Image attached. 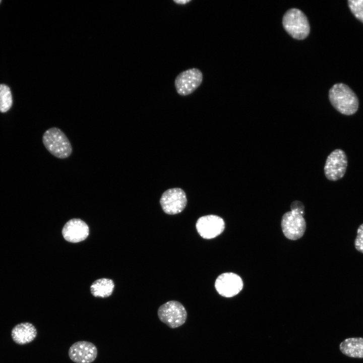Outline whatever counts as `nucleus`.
I'll use <instances>...</instances> for the list:
<instances>
[{
  "label": "nucleus",
  "instance_id": "8",
  "mask_svg": "<svg viewBox=\"0 0 363 363\" xmlns=\"http://www.w3.org/2000/svg\"><path fill=\"white\" fill-rule=\"evenodd\" d=\"M202 72L198 69L193 68L180 73L176 78L175 86L177 92L186 96L194 92L201 84Z\"/></svg>",
  "mask_w": 363,
  "mask_h": 363
},
{
  "label": "nucleus",
  "instance_id": "9",
  "mask_svg": "<svg viewBox=\"0 0 363 363\" xmlns=\"http://www.w3.org/2000/svg\"><path fill=\"white\" fill-rule=\"evenodd\" d=\"M200 235L205 239H211L220 235L224 230L223 219L215 215H208L200 217L196 224Z\"/></svg>",
  "mask_w": 363,
  "mask_h": 363
},
{
  "label": "nucleus",
  "instance_id": "20",
  "mask_svg": "<svg viewBox=\"0 0 363 363\" xmlns=\"http://www.w3.org/2000/svg\"><path fill=\"white\" fill-rule=\"evenodd\" d=\"M191 1L190 0H180V1H174V2L176 3L177 4H186L187 3L190 2Z\"/></svg>",
  "mask_w": 363,
  "mask_h": 363
},
{
  "label": "nucleus",
  "instance_id": "16",
  "mask_svg": "<svg viewBox=\"0 0 363 363\" xmlns=\"http://www.w3.org/2000/svg\"><path fill=\"white\" fill-rule=\"evenodd\" d=\"M12 95L10 88L6 84H0V111L5 112L11 107Z\"/></svg>",
  "mask_w": 363,
  "mask_h": 363
},
{
  "label": "nucleus",
  "instance_id": "13",
  "mask_svg": "<svg viewBox=\"0 0 363 363\" xmlns=\"http://www.w3.org/2000/svg\"><path fill=\"white\" fill-rule=\"evenodd\" d=\"M37 335V331L35 326L29 322H23L16 324L11 332L12 340L19 345H25L32 342Z\"/></svg>",
  "mask_w": 363,
  "mask_h": 363
},
{
  "label": "nucleus",
  "instance_id": "1",
  "mask_svg": "<svg viewBox=\"0 0 363 363\" xmlns=\"http://www.w3.org/2000/svg\"><path fill=\"white\" fill-rule=\"evenodd\" d=\"M329 99L334 108L342 114L351 115L358 110L359 100L357 95L343 83H336L330 89Z\"/></svg>",
  "mask_w": 363,
  "mask_h": 363
},
{
  "label": "nucleus",
  "instance_id": "15",
  "mask_svg": "<svg viewBox=\"0 0 363 363\" xmlns=\"http://www.w3.org/2000/svg\"><path fill=\"white\" fill-rule=\"evenodd\" d=\"M114 286L113 281L110 279H99L91 285V292L95 297H107L112 294Z\"/></svg>",
  "mask_w": 363,
  "mask_h": 363
},
{
  "label": "nucleus",
  "instance_id": "11",
  "mask_svg": "<svg viewBox=\"0 0 363 363\" xmlns=\"http://www.w3.org/2000/svg\"><path fill=\"white\" fill-rule=\"evenodd\" d=\"M68 354L71 360L75 363H91L97 357V348L92 342L79 341L70 346Z\"/></svg>",
  "mask_w": 363,
  "mask_h": 363
},
{
  "label": "nucleus",
  "instance_id": "5",
  "mask_svg": "<svg viewBox=\"0 0 363 363\" xmlns=\"http://www.w3.org/2000/svg\"><path fill=\"white\" fill-rule=\"evenodd\" d=\"M347 158L344 151L340 149L333 150L328 156L324 166V173L331 181L342 178L346 171Z\"/></svg>",
  "mask_w": 363,
  "mask_h": 363
},
{
  "label": "nucleus",
  "instance_id": "14",
  "mask_svg": "<svg viewBox=\"0 0 363 363\" xmlns=\"http://www.w3.org/2000/svg\"><path fill=\"white\" fill-rule=\"evenodd\" d=\"M339 349L343 354L347 356L363 358V338H346L340 343Z\"/></svg>",
  "mask_w": 363,
  "mask_h": 363
},
{
  "label": "nucleus",
  "instance_id": "4",
  "mask_svg": "<svg viewBox=\"0 0 363 363\" xmlns=\"http://www.w3.org/2000/svg\"><path fill=\"white\" fill-rule=\"evenodd\" d=\"M157 315L162 322L172 329L183 325L187 318L184 306L176 300L168 301L162 305L158 310Z\"/></svg>",
  "mask_w": 363,
  "mask_h": 363
},
{
  "label": "nucleus",
  "instance_id": "7",
  "mask_svg": "<svg viewBox=\"0 0 363 363\" xmlns=\"http://www.w3.org/2000/svg\"><path fill=\"white\" fill-rule=\"evenodd\" d=\"M165 213L173 215L181 212L186 207L187 199L185 192L180 188H172L165 191L160 200Z\"/></svg>",
  "mask_w": 363,
  "mask_h": 363
},
{
  "label": "nucleus",
  "instance_id": "10",
  "mask_svg": "<svg viewBox=\"0 0 363 363\" xmlns=\"http://www.w3.org/2000/svg\"><path fill=\"white\" fill-rule=\"evenodd\" d=\"M215 287L222 296L231 297L237 294L243 289L241 278L237 274L227 272L220 274L215 282Z\"/></svg>",
  "mask_w": 363,
  "mask_h": 363
},
{
  "label": "nucleus",
  "instance_id": "6",
  "mask_svg": "<svg viewBox=\"0 0 363 363\" xmlns=\"http://www.w3.org/2000/svg\"><path fill=\"white\" fill-rule=\"evenodd\" d=\"M281 227L284 235L288 239H299L304 235L306 228L304 215L293 210L286 212L282 218Z\"/></svg>",
  "mask_w": 363,
  "mask_h": 363
},
{
  "label": "nucleus",
  "instance_id": "19",
  "mask_svg": "<svg viewBox=\"0 0 363 363\" xmlns=\"http://www.w3.org/2000/svg\"><path fill=\"white\" fill-rule=\"evenodd\" d=\"M291 210L298 212L304 215L305 207L302 202L299 201H293L290 205Z\"/></svg>",
  "mask_w": 363,
  "mask_h": 363
},
{
  "label": "nucleus",
  "instance_id": "21",
  "mask_svg": "<svg viewBox=\"0 0 363 363\" xmlns=\"http://www.w3.org/2000/svg\"><path fill=\"white\" fill-rule=\"evenodd\" d=\"M1 2V1L0 0V3Z\"/></svg>",
  "mask_w": 363,
  "mask_h": 363
},
{
  "label": "nucleus",
  "instance_id": "12",
  "mask_svg": "<svg viewBox=\"0 0 363 363\" xmlns=\"http://www.w3.org/2000/svg\"><path fill=\"white\" fill-rule=\"evenodd\" d=\"M62 234L65 239L71 243L84 240L89 234V227L80 219L74 218L68 221L64 225Z\"/></svg>",
  "mask_w": 363,
  "mask_h": 363
},
{
  "label": "nucleus",
  "instance_id": "2",
  "mask_svg": "<svg viewBox=\"0 0 363 363\" xmlns=\"http://www.w3.org/2000/svg\"><path fill=\"white\" fill-rule=\"evenodd\" d=\"M42 142L46 149L56 158L65 159L72 154V147L70 141L58 128L47 130L43 134Z\"/></svg>",
  "mask_w": 363,
  "mask_h": 363
},
{
  "label": "nucleus",
  "instance_id": "3",
  "mask_svg": "<svg viewBox=\"0 0 363 363\" xmlns=\"http://www.w3.org/2000/svg\"><path fill=\"white\" fill-rule=\"evenodd\" d=\"M282 23L285 30L295 39H305L309 34L308 19L298 9L293 8L287 11L283 16Z\"/></svg>",
  "mask_w": 363,
  "mask_h": 363
},
{
  "label": "nucleus",
  "instance_id": "17",
  "mask_svg": "<svg viewBox=\"0 0 363 363\" xmlns=\"http://www.w3.org/2000/svg\"><path fill=\"white\" fill-rule=\"evenodd\" d=\"M347 3L352 15L363 23V0H348Z\"/></svg>",
  "mask_w": 363,
  "mask_h": 363
},
{
  "label": "nucleus",
  "instance_id": "18",
  "mask_svg": "<svg viewBox=\"0 0 363 363\" xmlns=\"http://www.w3.org/2000/svg\"><path fill=\"white\" fill-rule=\"evenodd\" d=\"M354 245L357 251L363 254V223L359 225L357 229Z\"/></svg>",
  "mask_w": 363,
  "mask_h": 363
}]
</instances>
